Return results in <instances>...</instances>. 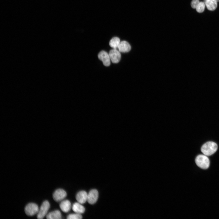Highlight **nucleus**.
Instances as JSON below:
<instances>
[{
    "mask_svg": "<svg viewBox=\"0 0 219 219\" xmlns=\"http://www.w3.org/2000/svg\"><path fill=\"white\" fill-rule=\"evenodd\" d=\"M217 144L213 142H208L204 144L201 149L203 154L206 156H210L214 153L217 150Z\"/></svg>",
    "mask_w": 219,
    "mask_h": 219,
    "instance_id": "f257e3e1",
    "label": "nucleus"
},
{
    "mask_svg": "<svg viewBox=\"0 0 219 219\" xmlns=\"http://www.w3.org/2000/svg\"><path fill=\"white\" fill-rule=\"evenodd\" d=\"M195 162L199 167L203 169H206L210 166L209 160L207 156L204 154L197 156L195 159Z\"/></svg>",
    "mask_w": 219,
    "mask_h": 219,
    "instance_id": "f03ea898",
    "label": "nucleus"
},
{
    "mask_svg": "<svg viewBox=\"0 0 219 219\" xmlns=\"http://www.w3.org/2000/svg\"><path fill=\"white\" fill-rule=\"evenodd\" d=\"M50 207V204L47 200L44 201L42 204L37 214V218L39 219H43L47 215Z\"/></svg>",
    "mask_w": 219,
    "mask_h": 219,
    "instance_id": "7ed1b4c3",
    "label": "nucleus"
},
{
    "mask_svg": "<svg viewBox=\"0 0 219 219\" xmlns=\"http://www.w3.org/2000/svg\"><path fill=\"white\" fill-rule=\"evenodd\" d=\"M38 205L34 203H30L28 204L25 208L26 214L29 216H33L38 214L39 211Z\"/></svg>",
    "mask_w": 219,
    "mask_h": 219,
    "instance_id": "20e7f679",
    "label": "nucleus"
},
{
    "mask_svg": "<svg viewBox=\"0 0 219 219\" xmlns=\"http://www.w3.org/2000/svg\"><path fill=\"white\" fill-rule=\"evenodd\" d=\"M98 58L101 61L104 66H108L111 64V59L109 54L106 52L102 51L98 55Z\"/></svg>",
    "mask_w": 219,
    "mask_h": 219,
    "instance_id": "39448f33",
    "label": "nucleus"
},
{
    "mask_svg": "<svg viewBox=\"0 0 219 219\" xmlns=\"http://www.w3.org/2000/svg\"><path fill=\"white\" fill-rule=\"evenodd\" d=\"M111 61L114 63H119L121 59L120 52L116 49H113L110 51L109 53Z\"/></svg>",
    "mask_w": 219,
    "mask_h": 219,
    "instance_id": "423d86ee",
    "label": "nucleus"
},
{
    "mask_svg": "<svg viewBox=\"0 0 219 219\" xmlns=\"http://www.w3.org/2000/svg\"><path fill=\"white\" fill-rule=\"evenodd\" d=\"M66 191L62 189H59L56 190L53 193V197L54 200L57 202L62 201L66 196Z\"/></svg>",
    "mask_w": 219,
    "mask_h": 219,
    "instance_id": "0eeeda50",
    "label": "nucleus"
},
{
    "mask_svg": "<svg viewBox=\"0 0 219 219\" xmlns=\"http://www.w3.org/2000/svg\"><path fill=\"white\" fill-rule=\"evenodd\" d=\"M99 196L98 191L96 189H92L88 194L87 201L90 204H93L97 201Z\"/></svg>",
    "mask_w": 219,
    "mask_h": 219,
    "instance_id": "6e6552de",
    "label": "nucleus"
},
{
    "mask_svg": "<svg viewBox=\"0 0 219 219\" xmlns=\"http://www.w3.org/2000/svg\"><path fill=\"white\" fill-rule=\"evenodd\" d=\"M76 199L78 202L82 204L87 201L88 194L85 191H81L78 192L76 196Z\"/></svg>",
    "mask_w": 219,
    "mask_h": 219,
    "instance_id": "1a4fd4ad",
    "label": "nucleus"
},
{
    "mask_svg": "<svg viewBox=\"0 0 219 219\" xmlns=\"http://www.w3.org/2000/svg\"><path fill=\"white\" fill-rule=\"evenodd\" d=\"M120 52L126 53L129 52L131 49L130 44L126 41L121 42L118 48Z\"/></svg>",
    "mask_w": 219,
    "mask_h": 219,
    "instance_id": "9d476101",
    "label": "nucleus"
},
{
    "mask_svg": "<svg viewBox=\"0 0 219 219\" xmlns=\"http://www.w3.org/2000/svg\"><path fill=\"white\" fill-rule=\"evenodd\" d=\"M60 207L61 210L64 212L67 213L71 209V204L70 201L68 200L62 201L60 204Z\"/></svg>",
    "mask_w": 219,
    "mask_h": 219,
    "instance_id": "9b49d317",
    "label": "nucleus"
},
{
    "mask_svg": "<svg viewBox=\"0 0 219 219\" xmlns=\"http://www.w3.org/2000/svg\"><path fill=\"white\" fill-rule=\"evenodd\" d=\"M73 211L76 213L81 214L84 213L85 210V207L82 204L76 202L74 204L72 207Z\"/></svg>",
    "mask_w": 219,
    "mask_h": 219,
    "instance_id": "f8f14e48",
    "label": "nucleus"
},
{
    "mask_svg": "<svg viewBox=\"0 0 219 219\" xmlns=\"http://www.w3.org/2000/svg\"><path fill=\"white\" fill-rule=\"evenodd\" d=\"M62 217L61 213L58 210L51 212L46 215V218L48 219H60Z\"/></svg>",
    "mask_w": 219,
    "mask_h": 219,
    "instance_id": "ddd939ff",
    "label": "nucleus"
},
{
    "mask_svg": "<svg viewBox=\"0 0 219 219\" xmlns=\"http://www.w3.org/2000/svg\"><path fill=\"white\" fill-rule=\"evenodd\" d=\"M204 2L207 8L209 11H214L217 7V2L214 0H206Z\"/></svg>",
    "mask_w": 219,
    "mask_h": 219,
    "instance_id": "4468645a",
    "label": "nucleus"
},
{
    "mask_svg": "<svg viewBox=\"0 0 219 219\" xmlns=\"http://www.w3.org/2000/svg\"><path fill=\"white\" fill-rule=\"evenodd\" d=\"M121 42L120 39L117 37L113 38L110 42L109 45L114 49H117Z\"/></svg>",
    "mask_w": 219,
    "mask_h": 219,
    "instance_id": "2eb2a0df",
    "label": "nucleus"
},
{
    "mask_svg": "<svg viewBox=\"0 0 219 219\" xmlns=\"http://www.w3.org/2000/svg\"><path fill=\"white\" fill-rule=\"evenodd\" d=\"M205 5L204 2H200L196 8L197 12L199 13L203 12L205 9Z\"/></svg>",
    "mask_w": 219,
    "mask_h": 219,
    "instance_id": "dca6fc26",
    "label": "nucleus"
},
{
    "mask_svg": "<svg viewBox=\"0 0 219 219\" xmlns=\"http://www.w3.org/2000/svg\"><path fill=\"white\" fill-rule=\"evenodd\" d=\"M82 216L81 214L76 213L69 215L67 217L68 219H81Z\"/></svg>",
    "mask_w": 219,
    "mask_h": 219,
    "instance_id": "f3484780",
    "label": "nucleus"
},
{
    "mask_svg": "<svg viewBox=\"0 0 219 219\" xmlns=\"http://www.w3.org/2000/svg\"><path fill=\"white\" fill-rule=\"evenodd\" d=\"M199 3V0H193L191 3L192 8L193 9H196Z\"/></svg>",
    "mask_w": 219,
    "mask_h": 219,
    "instance_id": "a211bd4d",
    "label": "nucleus"
},
{
    "mask_svg": "<svg viewBox=\"0 0 219 219\" xmlns=\"http://www.w3.org/2000/svg\"><path fill=\"white\" fill-rule=\"evenodd\" d=\"M214 1L216 2H219V0H214Z\"/></svg>",
    "mask_w": 219,
    "mask_h": 219,
    "instance_id": "6ab92c4d",
    "label": "nucleus"
},
{
    "mask_svg": "<svg viewBox=\"0 0 219 219\" xmlns=\"http://www.w3.org/2000/svg\"><path fill=\"white\" fill-rule=\"evenodd\" d=\"M204 1H206V0H204Z\"/></svg>",
    "mask_w": 219,
    "mask_h": 219,
    "instance_id": "aec40b11",
    "label": "nucleus"
}]
</instances>
